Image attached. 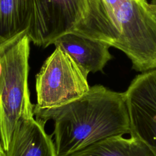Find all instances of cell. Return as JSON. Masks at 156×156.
Instances as JSON below:
<instances>
[{
  "mask_svg": "<svg viewBox=\"0 0 156 156\" xmlns=\"http://www.w3.org/2000/svg\"><path fill=\"white\" fill-rule=\"evenodd\" d=\"M36 118L52 120V137L57 156H69L107 138L130 133L124 92L101 85L90 87L80 98L61 106L40 108Z\"/></svg>",
  "mask_w": 156,
  "mask_h": 156,
  "instance_id": "cell-1",
  "label": "cell"
},
{
  "mask_svg": "<svg viewBox=\"0 0 156 156\" xmlns=\"http://www.w3.org/2000/svg\"><path fill=\"white\" fill-rule=\"evenodd\" d=\"M116 32L114 48L130 59L132 69H156V13L147 0H102Z\"/></svg>",
  "mask_w": 156,
  "mask_h": 156,
  "instance_id": "cell-2",
  "label": "cell"
},
{
  "mask_svg": "<svg viewBox=\"0 0 156 156\" xmlns=\"http://www.w3.org/2000/svg\"><path fill=\"white\" fill-rule=\"evenodd\" d=\"M30 43L26 33L0 48V140L5 151L18 122L34 116L28 86Z\"/></svg>",
  "mask_w": 156,
  "mask_h": 156,
  "instance_id": "cell-3",
  "label": "cell"
},
{
  "mask_svg": "<svg viewBox=\"0 0 156 156\" xmlns=\"http://www.w3.org/2000/svg\"><path fill=\"white\" fill-rule=\"evenodd\" d=\"M88 74L63 49L55 47L36 76L37 104L40 108L61 106L90 89Z\"/></svg>",
  "mask_w": 156,
  "mask_h": 156,
  "instance_id": "cell-4",
  "label": "cell"
},
{
  "mask_svg": "<svg viewBox=\"0 0 156 156\" xmlns=\"http://www.w3.org/2000/svg\"><path fill=\"white\" fill-rule=\"evenodd\" d=\"M32 19L27 35L30 41L43 48L73 32L89 10V0H32Z\"/></svg>",
  "mask_w": 156,
  "mask_h": 156,
  "instance_id": "cell-5",
  "label": "cell"
},
{
  "mask_svg": "<svg viewBox=\"0 0 156 156\" xmlns=\"http://www.w3.org/2000/svg\"><path fill=\"white\" fill-rule=\"evenodd\" d=\"M124 93L130 136L141 141L156 156V69L136 76Z\"/></svg>",
  "mask_w": 156,
  "mask_h": 156,
  "instance_id": "cell-6",
  "label": "cell"
},
{
  "mask_svg": "<svg viewBox=\"0 0 156 156\" xmlns=\"http://www.w3.org/2000/svg\"><path fill=\"white\" fill-rule=\"evenodd\" d=\"M45 124L34 116L20 121L5 151L6 156H57L52 137L45 131Z\"/></svg>",
  "mask_w": 156,
  "mask_h": 156,
  "instance_id": "cell-7",
  "label": "cell"
},
{
  "mask_svg": "<svg viewBox=\"0 0 156 156\" xmlns=\"http://www.w3.org/2000/svg\"><path fill=\"white\" fill-rule=\"evenodd\" d=\"M53 44L66 52L88 75L102 71L113 57L110 44L73 32L60 36Z\"/></svg>",
  "mask_w": 156,
  "mask_h": 156,
  "instance_id": "cell-8",
  "label": "cell"
},
{
  "mask_svg": "<svg viewBox=\"0 0 156 156\" xmlns=\"http://www.w3.org/2000/svg\"><path fill=\"white\" fill-rule=\"evenodd\" d=\"M32 0H0V48L28 33Z\"/></svg>",
  "mask_w": 156,
  "mask_h": 156,
  "instance_id": "cell-9",
  "label": "cell"
},
{
  "mask_svg": "<svg viewBox=\"0 0 156 156\" xmlns=\"http://www.w3.org/2000/svg\"><path fill=\"white\" fill-rule=\"evenodd\" d=\"M69 156H155L141 141L130 136H113L98 141Z\"/></svg>",
  "mask_w": 156,
  "mask_h": 156,
  "instance_id": "cell-10",
  "label": "cell"
},
{
  "mask_svg": "<svg viewBox=\"0 0 156 156\" xmlns=\"http://www.w3.org/2000/svg\"><path fill=\"white\" fill-rule=\"evenodd\" d=\"M0 156H6L5 155V151L4 150L1 141L0 140Z\"/></svg>",
  "mask_w": 156,
  "mask_h": 156,
  "instance_id": "cell-11",
  "label": "cell"
},
{
  "mask_svg": "<svg viewBox=\"0 0 156 156\" xmlns=\"http://www.w3.org/2000/svg\"><path fill=\"white\" fill-rule=\"evenodd\" d=\"M151 3L152 5L156 9V0H152V1L151 2Z\"/></svg>",
  "mask_w": 156,
  "mask_h": 156,
  "instance_id": "cell-12",
  "label": "cell"
},
{
  "mask_svg": "<svg viewBox=\"0 0 156 156\" xmlns=\"http://www.w3.org/2000/svg\"><path fill=\"white\" fill-rule=\"evenodd\" d=\"M152 6H153V5H152ZM153 7H154V10H155V13H156V9H155V8L154 6H153Z\"/></svg>",
  "mask_w": 156,
  "mask_h": 156,
  "instance_id": "cell-13",
  "label": "cell"
}]
</instances>
